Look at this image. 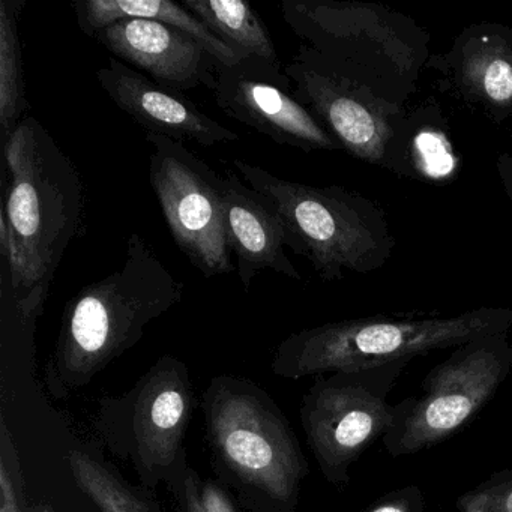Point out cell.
I'll use <instances>...</instances> for the list:
<instances>
[{
    "label": "cell",
    "instance_id": "obj_5",
    "mask_svg": "<svg viewBox=\"0 0 512 512\" xmlns=\"http://www.w3.org/2000/svg\"><path fill=\"white\" fill-rule=\"evenodd\" d=\"M512 308L481 307L455 316H371L329 322L284 338L271 370L283 379L370 370L455 349L485 335L509 334Z\"/></svg>",
    "mask_w": 512,
    "mask_h": 512
},
{
    "label": "cell",
    "instance_id": "obj_9",
    "mask_svg": "<svg viewBox=\"0 0 512 512\" xmlns=\"http://www.w3.org/2000/svg\"><path fill=\"white\" fill-rule=\"evenodd\" d=\"M406 367L323 374L302 398V428L329 484L346 487L352 464L388 433L398 407L388 397Z\"/></svg>",
    "mask_w": 512,
    "mask_h": 512
},
{
    "label": "cell",
    "instance_id": "obj_4",
    "mask_svg": "<svg viewBox=\"0 0 512 512\" xmlns=\"http://www.w3.org/2000/svg\"><path fill=\"white\" fill-rule=\"evenodd\" d=\"M287 28L338 73L406 107L430 59L431 37L385 5L346 0H283Z\"/></svg>",
    "mask_w": 512,
    "mask_h": 512
},
{
    "label": "cell",
    "instance_id": "obj_15",
    "mask_svg": "<svg viewBox=\"0 0 512 512\" xmlns=\"http://www.w3.org/2000/svg\"><path fill=\"white\" fill-rule=\"evenodd\" d=\"M97 80L110 100L148 133L178 142L212 148L239 139L235 131L205 115L184 92L158 85L130 65L112 58L97 71Z\"/></svg>",
    "mask_w": 512,
    "mask_h": 512
},
{
    "label": "cell",
    "instance_id": "obj_28",
    "mask_svg": "<svg viewBox=\"0 0 512 512\" xmlns=\"http://www.w3.org/2000/svg\"><path fill=\"white\" fill-rule=\"evenodd\" d=\"M34 512H53L50 506H40V508L35 509Z\"/></svg>",
    "mask_w": 512,
    "mask_h": 512
},
{
    "label": "cell",
    "instance_id": "obj_23",
    "mask_svg": "<svg viewBox=\"0 0 512 512\" xmlns=\"http://www.w3.org/2000/svg\"><path fill=\"white\" fill-rule=\"evenodd\" d=\"M458 512H512V469L491 473L455 500Z\"/></svg>",
    "mask_w": 512,
    "mask_h": 512
},
{
    "label": "cell",
    "instance_id": "obj_11",
    "mask_svg": "<svg viewBox=\"0 0 512 512\" xmlns=\"http://www.w3.org/2000/svg\"><path fill=\"white\" fill-rule=\"evenodd\" d=\"M284 73L296 100L352 157L385 167L395 122L407 107L374 94L367 86L331 67L319 53L301 44Z\"/></svg>",
    "mask_w": 512,
    "mask_h": 512
},
{
    "label": "cell",
    "instance_id": "obj_1",
    "mask_svg": "<svg viewBox=\"0 0 512 512\" xmlns=\"http://www.w3.org/2000/svg\"><path fill=\"white\" fill-rule=\"evenodd\" d=\"M0 280L17 310L38 320L56 269L85 230V185L38 119L25 116L4 143Z\"/></svg>",
    "mask_w": 512,
    "mask_h": 512
},
{
    "label": "cell",
    "instance_id": "obj_12",
    "mask_svg": "<svg viewBox=\"0 0 512 512\" xmlns=\"http://www.w3.org/2000/svg\"><path fill=\"white\" fill-rule=\"evenodd\" d=\"M212 92L221 112L277 145L302 152L343 151L296 100L292 82L278 65L254 56L233 67L218 64Z\"/></svg>",
    "mask_w": 512,
    "mask_h": 512
},
{
    "label": "cell",
    "instance_id": "obj_14",
    "mask_svg": "<svg viewBox=\"0 0 512 512\" xmlns=\"http://www.w3.org/2000/svg\"><path fill=\"white\" fill-rule=\"evenodd\" d=\"M95 40L113 58L139 68L173 91H214L220 62L190 35L154 20L127 19L103 29Z\"/></svg>",
    "mask_w": 512,
    "mask_h": 512
},
{
    "label": "cell",
    "instance_id": "obj_16",
    "mask_svg": "<svg viewBox=\"0 0 512 512\" xmlns=\"http://www.w3.org/2000/svg\"><path fill=\"white\" fill-rule=\"evenodd\" d=\"M223 191L227 245L238 259L239 280L245 292H250L257 272L265 269L301 281V274L284 251L283 223L268 199L233 170H226Z\"/></svg>",
    "mask_w": 512,
    "mask_h": 512
},
{
    "label": "cell",
    "instance_id": "obj_3",
    "mask_svg": "<svg viewBox=\"0 0 512 512\" xmlns=\"http://www.w3.org/2000/svg\"><path fill=\"white\" fill-rule=\"evenodd\" d=\"M202 407L220 481L239 491V502L295 512L310 469L268 392L244 377L218 376L203 392Z\"/></svg>",
    "mask_w": 512,
    "mask_h": 512
},
{
    "label": "cell",
    "instance_id": "obj_10",
    "mask_svg": "<svg viewBox=\"0 0 512 512\" xmlns=\"http://www.w3.org/2000/svg\"><path fill=\"white\" fill-rule=\"evenodd\" d=\"M149 179L176 247L206 278L235 271L224 229V176L184 142L146 133Z\"/></svg>",
    "mask_w": 512,
    "mask_h": 512
},
{
    "label": "cell",
    "instance_id": "obj_17",
    "mask_svg": "<svg viewBox=\"0 0 512 512\" xmlns=\"http://www.w3.org/2000/svg\"><path fill=\"white\" fill-rule=\"evenodd\" d=\"M383 169L422 184L448 185L455 181L461 158L448 119L434 98L406 109L397 119Z\"/></svg>",
    "mask_w": 512,
    "mask_h": 512
},
{
    "label": "cell",
    "instance_id": "obj_27",
    "mask_svg": "<svg viewBox=\"0 0 512 512\" xmlns=\"http://www.w3.org/2000/svg\"><path fill=\"white\" fill-rule=\"evenodd\" d=\"M242 505H244L245 512H275L271 511V509L260 508V506L256 505H250V503H242Z\"/></svg>",
    "mask_w": 512,
    "mask_h": 512
},
{
    "label": "cell",
    "instance_id": "obj_20",
    "mask_svg": "<svg viewBox=\"0 0 512 512\" xmlns=\"http://www.w3.org/2000/svg\"><path fill=\"white\" fill-rule=\"evenodd\" d=\"M26 0H0V125L4 143L29 110L19 17Z\"/></svg>",
    "mask_w": 512,
    "mask_h": 512
},
{
    "label": "cell",
    "instance_id": "obj_6",
    "mask_svg": "<svg viewBox=\"0 0 512 512\" xmlns=\"http://www.w3.org/2000/svg\"><path fill=\"white\" fill-rule=\"evenodd\" d=\"M232 164L245 184L268 199L283 223L286 247L305 257L320 280L371 274L391 259L397 241L374 200L340 185L314 187L278 178L247 161Z\"/></svg>",
    "mask_w": 512,
    "mask_h": 512
},
{
    "label": "cell",
    "instance_id": "obj_25",
    "mask_svg": "<svg viewBox=\"0 0 512 512\" xmlns=\"http://www.w3.org/2000/svg\"><path fill=\"white\" fill-rule=\"evenodd\" d=\"M362 512H425V497L418 485L383 494Z\"/></svg>",
    "mask_w": 512,
    "mask_h": 512
},
{
    "label": "cell",
    "instance_id": "obj_19",
    "mask_svg": "<svg viewBox=\"0 0 512 512\" xmlns=\"http://www.w3.org/2000/svg\"><path fill=\"white\" fill-rule=\"evenodd\" d=\"M182 7L236 52L281 67L268 28L245 0H184Z\"/></svg>",
    "mask_w": 512,
    "mask_h": 512
},
{
    "label": "cell",
    "instance_id": "obj_8",
    "mask_svg": "<svg viewBox=\"0 0 512 512\" xmlns=\"http://www.w3.org/2000/svg\"><path fill=\"white\" fill-rule=\"evenodd\" d=\"M511 371L509 334L485 335L455 347L424 377L418 395L398 401L382 439L386 451L406 457L451 439L493 400Z\"/></svg>",
    "mask_w": 512,
    "mask_h": 512
},
{
    "label": "cell",
    "instance_id": "obj_7",
    "mask_svg": "<svg viewBox=\"0 0 512 512\" xmlns=\"http://www.w3.org/2000/svg\"><path fill=\"white\" fill-rule=\"evenodd\" d=\"M196 407L187 365L166 355L121 397L103 398L95 430L130 463L143 490L155 493L188 466L184 440Z\"/></svg>",
    "mask_w": 512,
    "mask_h": 512
},
{
    "label": "cell",
    "instance_id": "obj_13",
    "mask_svg": "<svg viewBox=\"0 0 512 512\" xmlns=\"http://www.w3.org/2000/svg\"><path fill=\"white\" fill-rule=\"evenodd\" d=\"M425 70L437 76L442 94L496 125L512 119V28L482 22L467 26Z\"/></svg>",
    "mask_w": 512,
    "mask_h": 512
},
{
    "label": "cell",
    "instance_id": "obj_21",
    "mask_svg": "<svg viewBox=\"0 0 512 512\" xmlns=\"http://www.w3.org/2000/svg\"><path fill=\"white\" fill-rule=\"evenodd\" d=\"M68 466L77 487L101 512H161L151 499L134 490L86 449H71Z\"/></svg>",
    "mask_w": 512,
    "mask_h": 512
},
{
    "label": "cell",
    "instance_id": "obj_26",
    "mask_svg": "<svg viewBox=\"0 0 512 512\" xmlns=\"http://www.w3.org/2000/svg\"><path fill=\"white\" fill-rule=\"evenodd\" d=\"M497 176H499L500 184H502L505 196L512 203V154L503 152L497 157L496 161Z\"/></svg>",
    "mask_w": 512,
    "mask_h": 512
},
{
    "label": "cell",
    "instance_id": "obj_22",
    "mask_svg": "<svg viewBox=\"0 0 512 512\" xmlns=\"http://www.w3.org/2000/svg\"><path fill=\"white\" fill-rule=\"evenodd\" d=\"M179 512H241L235 497L220 479L202 478L187 466L169 485Z\"/></svg>",
    "mask_w": 512,
    "mask_h": 512
},
{
    "label": "cell",
    "instance_id": "obj_24",
    "mask_svg": "<svg viewBox=\"0 0 512 512\" xmlns=\"http://www.w3.org/2000/svg\"><path fill=\"white\" fill-rule=\"evenodd\" d=\"M0 512H25V493L17 467L13 440L7 424L2 422V458H0Z\"/></svg>",
    "mask_w": 512,
    "mask_h": 512
},
{
    "label": "cell",
    "instance_id": "obj_18",
    "mask_svg": "<svg viewBox=\"0 0 512 512\" xmlns=\"http://www.w3.org/2000/svg\"><path fill=\"white\" fill-rule=\"evenodd\" d=\"M73 8L79 28L91 38L121 20H154L199 41L224 67H233L247 59L215 37L187 8L170 0H79L74 2Z\"/></svg>",
    "mask_w": 512,
    "mask_h": 512
},
{
    "label": "cell",
    "instance_id": "obj_2",
    "mask_svg": "<svg viewBox=\"0 0 512 512\" xmlns=\"http://www.w3.org/2000/svg\"><path fill=\"white\" fill-rule=\"evenodd\" d=\"M185 286L154 248L133 233L122 266L82 287L68 302L52 358L47 385L67 395L88 385L104 368L136 346L149 323L184 298Z\"/></svg>",
    "mask_w": 512,
    "mask_h": 512
}]
</instances>
